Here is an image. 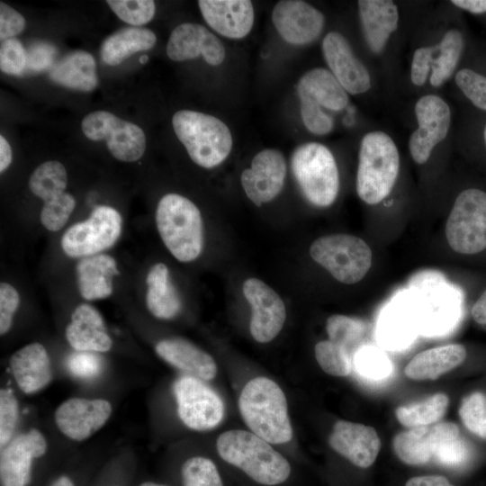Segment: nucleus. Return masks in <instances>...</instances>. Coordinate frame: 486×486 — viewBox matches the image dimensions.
Segmentation results:
<instances>
[{
  "instance_id": "nucleus-1",
  "label": "nucleus",
  "mask_w": 486,
  "mask_h": 486,
  "mask_svg": "<svg viewBox=\"0 0 486 486\" xmlns=\"http://www.w3.org/2000/svg\"><path fill=\"white\" fill-rule=\"evenodd\" d=\"M217 450L225 462L263 485L281 484L291 474L289 462L270 443L248 431L222 433L217 440Z\"/></svg>"
},
{
  "instance_id": "nucleus-2",
  "label": "nucleus",
  "mask_w": 486,
  "mask_h": 486,
  "mask_svg": "<svg viewBox=\"0 0 486 486\" xmlns=\"http://www.w3.org/2000/svg\"><path fill=\"white\" fill-rule=\"evenodd\" d=\"M242 418L254 434L270 444H284L292 436L287 401L273 380L256 377L243 388L238 400Z\"/></svg>"
},
{
  "instance_id": "nucleus-3",
  "label": "nucleus",
  "mask_w": 486,
  "mask_h": 486,
  "mask_svg": "<svg viewBox=\"0 0 486 486\" xmlns=\"http://www.w3.org/2000/svg\"><path fill=\"white\" fill-rule=\"evenodd\" d=\"M156 223L170 253L181 262L197 258L203 248V225L196 205L184 196L167 194L158 202Z\"/></svg>"
},
{
  "instance_id": "nucleus-4",
  "label": "nucleus",
  "mask_w": 486,
  "mask_h": 486,
  "mask_svg": "<svg viewBox=\"0 0 486 486\" xmlns=\"http://www.w3.org/2000/svg\"><path fill=\"white\" fill-rule=\"evenodd\" d=\"M175 133L190 158L204 168L222 163L232 148L228 126L217 117L191 110H180L172 118Z\"/></svg>"
},
{
  "instance_id": "nucleus-5",
  "label": "nucleus",
  "mask_w": 486,
  "mask_h": 486,
  "mask_svg": "<svg viewBox=\"0 0 486 486\" xmlns=\"http://www.w3.org/2000/svg\"><path fill=\"white\" fill-rule=\"evenodd\" d=\"M400 169V155L392 138L372 131L361 141L356 175V192L361 200L376 204L391 192Z\"/></svg>"
},
{
  "instance_id": "nucleus-6",
  "label": "nucleus",
  "mask_w": 486,
  "mask_h": 486,
  "mask_svg": "<svg viewBox=\"0 0 486 486\" xmlns=\"http://www.w3.org/2000/svg\"><path fill=\"white\" fill-rule=\"evenodd\" d=\"M292 172L305 198L314 206L328 207L336 200L339 177L330 150L318 142L295 148L291 158Z\"/></svg>"
},
{
  "instance_id": "nucleus-7",
  "label": "nucleus",
  "mask_w": 486,
  "mask_h": 486,
  "mask_svg": "<svg viewBox=\"0 0 486 486\" xmlns=\"http://www.w3.org/2000/svg\"><path fill=\"white\" fill-rule=\"evenodd\" d=\"M311 258L338 281L352 284L362 280L372 266V250L362 238L332 234L317 238L310 248Z\"/></svg>"
},
{
  "instance_id": "nucleus-8",
  "label": "nucleus",
  "mask_w": 486,
  "mask_h": 486,
  "mask_svg": "<svg viewBox=\"0 0 486 486\" xmlns=\"http://www.w3.org/2000/svg\"><path fill=\"white\" fill-rule=\"evenodd\" d=\"M450 248L460 254H476L486 248V193L467 189L457 196L446 225Z\"/></svg>"
},
{
  "instance_id": "nucleus-9",
  "label": "nucleus",
  "mask_w": 486,
  "mask_h": 486,
  "mask_svg": "<svg viewBox=\"0 0 486 486\" xmlns=\"http://www.w3.org/2000/svg\"><path fill=\"white\" fill-rule=\"evenodd\" d=\"M122 220L114 208L96 207L90 217L68 228L62 236L61 248L70 257H86L111 248L121 235Z\"/></svg>"
},
{
  "instance_id": "nucleus-10",
  "label": "nucleus",
  "mask_w": 486,
  "mask_h": 486,
  "mask_svg": "<svg viewBox=\"0 0 486 486\" xmlns=\"http://www.w3.org/2000/svg\"><path fill=\"white\" fill-rule=\"evenodd\" d=\"M81 129L91 140H104L109 151L118 160L134 162L145 152L146 137L142 129L110 112L88 113L82 120Z\"/></svg>"
},
{
  "instance_id": "nucleus-11",
  "label": "nucleus",
  "mask_w": 486,
  "mask_h": 486,
  "mask_svg": "<svg viewBox=\"0 0 486 486\" xmlns=\"http://www.w3.org/2000/svg\"><path fill=\"white\" fill-rule=\"evenodd\" d=\"M173 392L178 416L189 428L204 431L214 428L221 422L223 402L201 379L183 375L175 381Z\"/></svg>"
},
{
  "instance_id": "nucleus-12",
  "label": "nucleus",
  "mask_w": 486,
  "mask_h": 486,
  "mask_svg": "<svg viewBox=\"0 0 486 486\" xmlns=\"http://www.w3.org/2000/svg\"><path fill=\"white\" fill-rule=\"evenodd\" d=\"M418 128L411 134L410 151L414 161L424 164L433 148L447 135L451 112L447 104L439 96H422L415 105Z\"/></svg>"
},
{
  "instance_id": "nucleus-13",
  "label": "nucleus",
  "mask_w": 486,
  "mask_h": 486,
  "mask_svg": "<svg viewBox=\"0 0 486 486\" xmlns=\"http://www.w3.org/2000/svg\"><path fill=\"white\" fill-rule=\"evenodd\" d=\"M242 289L252 309V337L260 343L273 340L281 331L286 318L283 300L275 291L257 278L246 280Z\"/></svg>"
},
{
  "instance_id": "nucleus-14",
  "label": "nucleus",
  "mask_w": 486,
  "mask_h": 486,
  "mask_svg": "<svg viewBox=\"0 0 486 486\" xmlns=\"http://www.w3.org/2000/svg\"><path fill=\"white\" fill-rule=\"evenodd\" d=\"M47 448V441L38 429L32 428L14 436L1 449V486H28L33 460L44 455Z\"/></svg>"
},
{
  "instance_id": "nucleus-15",
  "label": "nucleus",
  "mask_w": 486,
  "mask_h": 486,
  "mask_svg": "<svg viewBox=\"0 0 486 486\" xmlns=\"http://www.w3.org/2000/svg\"><path fill=\"white\" fill-rule=\"evenodd\" d=\"M112 414L111 403L104 399L71 398L55 410L59 431L75 441H84L98 431Z\"/></svg>"
},
{
  "instance_id": "nucleus-16",
  "label": "nucleus",
  "mask_w": 486,
  "mask_h": 486,
  "mask_svg": "<svg viewBox=\"0 0 486 486\" xmlns=\"http://www.w3.org/2000/svg\"><path fill=\"white\" fill-rule=\"evenodd\" d=\"M286 176L284 155L277 149L266 148L258 152L251 167L241 174L242 187L256 206L268 202L282 191Z\"/></svg>"
},
{
  "instance_id": "nucleus-17",
  "label": "nucleus",
  "mask_w": 486,
  "mask_h": 486,
  "mask_svg": "<svg viewBox=\"0 0 486 486\" xmlns=\"http://www.w3.org/2000/svg\"><path fill=\"white\" fill-rule=\"evenodd\" d=\"M273 23L288 43L307 44L320 34L324 16L318 9L301 0H282L272 12Z\"/></svg>"
},
{
  "instance_id": "nucleus-18",
  "label": "nucleus",
  "mask_w": 486,
  "mask_h": 486,
  "mask_svg": "<svg viewBox=\"0 0 486 486\" xmlns=\"http://www.w3.org/2000/svg\"><path fill=\"white\" fill-rule=\"evenodd\" d=\"M166 54L175 61L193 59L202 55L209 65L218 66L225 58V49L219 38L204 26L185 22L171 32Z\"/></svg>"
},
{
  "instance_id": "nucleus-19",
  "label": "nucleus",
  "mask_w": 486,
  "mask_h": 486,
  "mask_svg": "<svg viewBox=\"0 0 486 486\" xmlns=\"http://www.w3.org/2000/svg\"><path fill=\"white\" fill-rule=\"evenodd\" d=\"M322 51L330 72L347 93L358 94L370 88L371 79L366 68L356 58L342 34L328 32L323 39Z\"/></svg>"
},
{
  "instance_id": "nucleus-20",
  "label": "nucleus",
  "mask_w": 486,
  "mask_h": 486,
  "mask_svg": "<svg viewBox=\"0 0 486 486\" xmlns=\"http://www.w3.org/2000/svg\"><path fill=\"white\" fill-rule=\"evenodd\" d=\"M328 443L336 452L360 468L371 466L381 447L380 438L374 428L346 420H338L334 424Z\"/></svg>"
},
{
  "instance_id": "nucleus-21",
  "label": "nucleus",
  "mask_w": 486,
  "mask_h": 486,
  "mask_svg": "<svg viewBox=\"0 0 486 486\" xmlns=\"http://www.w3.org/2000/svg\"><path fill=\"white\" fill-rule=\"evenodd\" d=\"M198 5L205 22L224 37L243 38L253 26L254 7L248 0H200Z\"/></svg>"
},
{
  "instance_id": "nucleus-22",
  "label": "nucleus",
  "mask_w": 486,
  "mask_h": 486,
  "mask_svg": "<svg viewBox=\"0 0 486 486\" xmlns=\"http://www.w3.org/2000/svg\"><path fill=\"white\" fill-rule=\"evenodd\" d=\"M66 338L76 351L107 352L112 345L102 315L86 303L78 305L72 312Z\"/></svg>"
},
{
  "instance_id": "nucleus-23",
  "label": "nucleus",
  "mask_w": 486,
  "mask_h": 486,
  "mask_svg": "<svg viewBox=\"0 0 486 486\" xmlns=\"http://www.w3.org/2000/svg\"><path fill=\"white\" fill-rule=\"evenodd\" d=\"M9 365L17 385L27 394L42 390L52 379L49 354L40 343H31L15 351Z\"/></svg>"
},
{
  "instance_id": "nucleus-24",
  "label": "nucleus",
  "mask_w": 486,
  "mask_h": 486,
  "mask_svg": "<svg viewBox=\"0 0 486 486\" xmlns=\"http://www.w3.org/2000/svg\"><path fill=\"white\" fill-rule=\"evenodd\" d=\"M156 353L172 366L198 379L209 381L217 374L214 359L183 338H167L156 345Z\"/></svg>"
},
{
  "instance_id": "nucleus-25",
  "label": "nucleus",
  "mask_w": 486,
  "mask_h": 486,
  "mask_svg": "<svg viewBox=\"0 0 486 486\" xmlns=\"http://www.w3.org/2000/svg\"><path fill=\"white\" fill-rule=\"evenodd\" d=\"M358 9L366 41L378 53L397 29V6L391 0H360Z\"/></svg>"
},
{
  "instance_id": "nucleus-26",
  "label": "nucleus",
  "mask_w": 486,
  "mask_h": 486,
  "mask_svg": "<svg viewBox=\"0 0 486 486\" xmlns=\"http://www.w3.org/2000/svg\"><path fill=\"white\" fill-rule=\"evenodd\" d=\"M76 272L80 294L87 301L110 296L112 277L119 274L115 259L104 254L83 257L77 263Z\"/></svg>"
},
{
  "instance_id": "nucleus-27",
  "label": "nucleus",
  "mask_w": 486,
  "mask_h": 486,
  "mask_svg": "<svg viewBox=\"0 0 486 486\" xmlns=\"http://www.w3.org/2000/svg\"><path fill=\"white\" fill-rule=\"evenodd\" d=\"M301 101H308L332 111L345 108L348 94L334 75L325 68H313L298 83Z\"/></svg>"
},
{
  "instance_id": "nucleus-28",
  "label": "nucleus",
  "mask_w": 486,
  "mask_h": 486,
  "mask_svg": "<svg viewBox=\"0 0 486 486\" xmlns=\"http://www.w3.org/2000/svg\"><path fill=\"white\" fill-rule=\"evenodd\" d=\"M50 78L62 86L90 92L98 85L95 59L84 50L70 52L49 70Z\"/></svg>"
},
{
  "instance_id": "nucleus-29",
  "label": "nucleus",
  "mask_w": 486,
  "mask_h": 486,
  "mask_svg": "<svg viewBox=\"0 0 486 486\" xmlns=\"http://www.w3.org/2000/svg\"><path fill=\"white\" fill-rule=\"evenodd\" d=\"M466 350L459 344H449L417 354L405 367L413 380H436L464 362Z\"/></svg>"
},
{
  "instance_id": "nucleus-30",
  "label": "nucleus",
  "mask_w": 486,
  "mask_h": 486,
  "mask_svg": "<svg viewBox=\"0 0 486 486\" xmlns=\"http://www.w3.org/2000/svg\"><path fill=\"white\" fill-rule=\"evenodd\" d=\"M146 304L153 316L162 320L176 317L182 307L180 297L171 284L167 266L154 265L146 278Z\"/></svg>"
},
{
  "instance_id": "nucleus-31",
  "label": "nucleus",
  "mask_w": 486,
  "mask_h": 486,
  "mask_svg": "<svg viewBox=\"0 0 486 486\" xmlns=\"http://www.w3.org/2000/svg\"><path fill=\"white\" fill-rule=\"evenodd\" d=\"M157 41L155 33L147 28L125 27L106 38L100 50L101 59L109 66H117L139 51L148 50Z\"/></svg>"
},
{
  "instance_id": "nucleus-32",
  "label": "nucleus",
  "mask_w": 486,
  "mask_h": 486,
  "mask_svg": "<svg viewBox=\"0 0 486 486\" xmlns=\"http://www.w3.org/2000/svg\"><path fill=\"white\" fill-rule=\"evenodd\" d=\"M392 446L403 463L420 465L432 461L436 441L429 425L398 433L393 438Z\"/></svg>"
},
{
  "instance_id": "nucleus-33",
  "label": "nucleus",
  "mask_w": 486,
  "mask_h": 486,
  "mask_svg": "<svg viewBox=\"0 0 486 486\" xmlns=\"http://www.w3.org/2000/svg\"><path fill=\"white\" fill-rule=\"evenodd\" d=\"M68 175L58 161L50 160L40 164L29 180L31 192L45 202L60 199L66 194Z\"/></svg>"
},
{
  "instance_id": "nucleus-34",
  "label": "nucleus",
  "mask_w": 486,
  "mask_h": 486,
  "mask_svg": "<svg viewBox=\"0 0 486 486\" xmlns=\"http://www.w3.org/2000/svg\"><path fill=\"white\" fill-rule=\"evenodd\" d=\"M448 402L445 393H436L418 403L398 407L395 415L401 425L410 428L429 426L442 418Z\"/></svg>"
},
{
  "instance_id": "nucleus-35",
  "label": "nucleus",
  "mask_w": 486,
  "mask_h": 486,
  "mask_svg": "<svg viewBox=\"0 0 486 486\" xmlns=\"http://www.w3.org/2000/svg\"><path fill=\"white\" fill-rule=\"evenodd\" d=\"M329 340L346 349L352 356L360 348L366 333L365 323L345 315H332L327 320Z\"/></svg>"
},
{
  "instance_id": "nucleus-36",
  "label": "nucleus",
  "mask_w": 486,
  "mask_h": 486,
  "mask_svg": "<svg viewBox=\"0 0 486 486\" xmlns=\"http://www.w3.org/2000/svg\"><path fill=\"white\" fill-rule=\"evenodd\" d=\"M463 49L462 34L457 30L448 31L437 46L439 55L432 62L430 83L433 86H441L454 70Z\"/></svg>"
},
{
  "instance_id": "nucleus-37",
  "label": "nucleus",
  "mask_w": 486,
  "mask_h": 486,
  "mask_svg": "<svg viewBox=\"0 0 486 486\" xmlns=\"http://www.w3.org/2000/svg\"><path fill=\"white\" fill-rule=\"evenodd\" d=\"M315 357L321 369L333 376H347L352 371L349 353L339 345L323 340L315 346Z\"/></svg>"
},
{
  "instance_id": "nucleus-38",
  "label": "nucleus",
  "mask_w": 486,
  "mask_h": 486,
  "mask_svg": "<svg viewBox=\"0 0 486 486\" xmlns=\"http://www.w3.org/2000/svg\"><path fill=\"white\" fill-rule=\"evenodd\" d=\"M183 486H223L214 463L202 456L187 459L181 468Z\"/></svg>"
},
{
  "instance_id": "nucleus-39",
  "label": "nucleus",
  "mask_w": 486,
  "mask_h": 486,
  "mask_svg": "<svg viewBox=\"0 0 486 486\" xmlns=\"http://www.w3.org/2000/svg\"><path fill=\"white\" fill-rule=\"evenodd\" d=\"M112 12L123 22L135 27L148 23L155 15L152 0H108Z\"/></svg>"
},
{
  "instance_id": "nucleus-40",
  "label": "nucleus",
  "mask_w": 486,
  "mask_h": 486,
  "mask_svg": "<svg viewBox=\"0 0 486 486\" xmlns=\"http://www.w3.org/2000/svg\"><path fill=\"white\" fill-rule=\"evenodd\" d=\"M464 426L473 434L486 439V397L474 392L464 398L459 409Z\"/></svg>"
},
{
  "instance_id": "nucleus-41",
  "label": "nucleus",
  "mask_w": 486,
  "mask_h": 486,
  "mask_svg": "<svg viewBox=\"0 0 486 486\" xmlns=\"http://www.w3.org/2000/svg\"><path fill=\"white\" fill-rule=\"evenodd\" d=\"M354 364L357 372L370 379H382L391 371L387 356L372 346L360 347L354 355Z\"/></svg>"
},
{
  "instance_id": "nucleus-42",
  "label": "nucleus",
  "mask_w": 486,
  "mask_h": 486,
  "mask_svg": "<svg viewBox=\"0 0 486 486\" xmlns=\"http://www.w3.org/2000/svg\"><path fill=\"white\" fill-rule=\"evenodd\" d=\"M76 206L75 198L67 193L62 198L44 203L40 212L42 225L50 231L65 226Z\"/></svg>"
},
{
  "instance_id": "nucleus-43",
  "label": "nucleus",
  "mask_w": 486,
  "mask_h": 486,
  "mask_svg": "<svg viewBox=\"0 0 486 486\" xmlns=\"http://www.w3.org/2000/svg\"><path fill=\"white\" fill-rule=\"evenodd\" d=\"M19 418L18 400L10 389L0 391V446L4 448L12 439Z\"/></svg>"
},
{
  "instance_id": "nucleus-44",
  "label": "nucleus",
  "mask_w": 486,
  "mask_h": 486,
  "mask_svg": "<svg viewBox=\"0 0 486 486\" xmlns=\"http://www.w3.org/2000/svg\"><path fill=\"white\" fill-rule=\"evenodd\" d=\"M27 66V50L14 38L3 40L0 47L1 71L13 76L22 75Z\"/></svg>"
},
{
  "instance_id": "nucleus-45",
  "label": "nucleus",
  "mask_w": 486,
  "mask_h": 486,
  "mask_svg": "<svg viewBox=\"0 0 486 486\" xmlns=\"http://www.w3.org/2000/svg\"><path fill=\"white\" fill-rule=\"evenodd\" d=\"M455 83L475 106L486 111V76L464 68L457 72Z\"/></svg>"
},
{
  "instance_id": "nucleus-46",
  "label": "nucleus",
  "mask_w": 486,
  "mask_h": 486,
  "mask_svg": "<svg viewBox=\"0 0 486 486\" xmlns=\"http://www.w3.org/2000/svg\"><path fill=\"white\" fill-rule=\"evenodd\" d=\"M469 456L468 446L457 437L437 445L432 461L446 467H460L467 463Z\"/></svg>"
},
{
  "instance_id": "nucleus-47",
  "label": "nucleus",
  "mask_w": 486,
  "mask_h": 486,
  "mask_svg": "<svg viewBox=\"0 0 486 486\" xmlns=\"http://www.w3.org/2000/svg\"><path fill=\"white\" fill-rule=\"evenodd\" d=\"M67 366L74 376L91 379L101 372L102 360L94 352L76 351L68 357Z\"/></svg>"
},
{
  "instance_id": "nucleus-48",
  "label": "nucleus",
  "mask_w": 486,
  "mask_h": 486,
  "mask_svg": "<svg viewBox=\"0 0 486 486\" xmlns=\"http://www.w3.org/2000/svg\"><path fill=\"white\" fill-rule=\"evenodd\" d=\"M57 56L55 46L45 41H37L27 50V66L25 71L41 72L50 69Z\"/></svg>"
},
{
  "instance_id": "nucleus-49",
  "label": "nucleus",
  "mask_w": 486,
  "mask_h": 486,
  "mask_svg": "<svg viewBox=\"0 0 486 486\" xmlns=\"http://www.w3.org/2000/svg\"><path fill=\"white\" fill-rule=\"evenodd\" d=\"M301 115L305 127L314 134L324 135L332 130V119L313 103L301 101Z\"/></svg>"
},
{
  "instance_id": "nucleus-50",
  "label": "nucleus",
  "mask_w": 486,
  "mask_h": 486,
  "mask_svg": "<svg viewBox=\"0 0 486 486\" xmlns=\"http://www.w3.org/2000/svg\"><path fill=\"white\" fill-rule=\"evenodd\" d=\"M20 296L16 289L6 283L0 284V333L5 334L12 327L13 318L18 309Z\"/></svg>"
},
{
  "instance_id": "nucleus-51",
  "label": "nucleus",
  "mask_w": 486,
  "mask_h": 486,
  "mask_svg": "<svg viewBox=\"0 0 486 486\" xmlns=\"http://www.w3.org/2000/svg\"><path fill=\"white\" fill-rule=\"evenodd\" d=\"M24 17L7 4L0 3V39L5 40L20 34L25 28Z\"/></svg>"
},
{
  "instance_id": "nucleus-52",
  "label": "nucleus",
  "mask_w": 486,
  "mask_h": 486,
  "mask_svg": "<svg viewBox=\"0 0 486 486\" xmlns=\"http://www.w3.org/2000/svg\"><path fill=\"white\" fill-rule=\"evenodd\" d=\"M437 50L436 47H422L415 50L412 63L410 77L416 86L425 84L428 72L432 67L433 53Z\"/></svg>"
},
{
  "instance_id": "nucleus-53",
  "label": "nucleus",
  "mask_w": 486,
  "mask_h": 486,
  "mask_svg": "<svg viewBox=\"0 0 486 486\" xmlns=\"http://www.w3.org/2000/svg\"><path fill=\"white\" fill-rule=\"evenodd\" d=\"M405 486H454L444 476L440 475H425L417 476L410 479Z\"/></svg>"
},
{
  "instance_id": "nucleus-54",
  "label": "nucleus",
  "mask_w": 486,
  "mask_h": 486,
  "mask_svg": "<svg viewBox=\"0 0 486 486\" xmlns=\"http://www.w3.org/2000/svg\"><path fill=\"white\" fill-rule=\"evenodd\" d=\"M472 316L477 323L486 325V290L472 306Z\"/></svg>"
},
{
  "instance_id": "nucleus-55",
  "label": "nucleus",
  "mask_w": 486,
  "mask_h": 486,
  "mask_svg": "<svg viewBox=\"0 0 486 486\" xmlns=\"http://www.w3.org/2000/svg\"><path fill=\"white\" fill-rule=\"evenodd\" d=\"M452 3L471 13L481 14L486 12V0H453Z\"/></svg>"
},
{
  "instance_id": "nucleus-56",
  "label": "nucleus",
  "mask_w": 486,
  "mask_h": 486,
  "mask_svg": "<svg viewBox=\"0 0 486 486\" xmlns=\"http://www.w3.org/2000/svg\"><path fill=\"white\" fill-rule=\"evenodd\" d=\"M13 155L12 148L5 138L0 136V172L3 173L7 169L12 162Z\"/></svg>"
},
{
  "instance_id": "nucleus-57",
  "label": "nucleus",
  "mask_w": 486,
  "mask_h": 486,
  "mask_svg": "<svg viewBox=\"0 0 486 486\" xmlns=\"http://www.w3.org/2000/svg\"><path fill=\"white\" fill-rule=\"evenodd\" d=\"M50 486H75L73 481L67 475L58 477Z\"/></svg>"
},
{
  "instance_id": "nucleus-58",
  "label": "nucleus",
  "mask_w": 486,
  "mask_h": 486,
  "mask_svg": "<svg viewBox=\"0 0 486 486\" xmlns=\"http://www.w3.org/2000/svg\"><path fill=\"white\" fill-rule=\"evenodd\" d=\"M139 486H166V485L152 482H145L140 483Z\"/></svg>"
},
{
  "instance_id": "nucleus-59",
  "label": "nucleus",
  "mask_w": 486,
  "mask_h": 486,
  "mask_svg": "<svg viewBox=\"0 0 486 486\" xmlns=\"http://www.w3.org/2000/svg\"><path fill=\"white\" fill-rule=\"evenodd\" d=\"M140 60L141 63H145L146 61H148V56L143 55V56L140 58Z\"/></svg>"
},
{
  "instance_id": "nucleus-60",
  "label": "nucleus",
  "mask_w": 486,
  "mask_h": 486,
  "mask_svg": "<svg viewBox=\"0 0 486 486\" xmlns=\"http://www.w3.org/2000/svg\"><path fill=\"white\" fill-rule=\"evenodd\" d=\"M483 137H484V141H485V145H486V127L484 129Z\"/></svg>"
}]
</instances>
